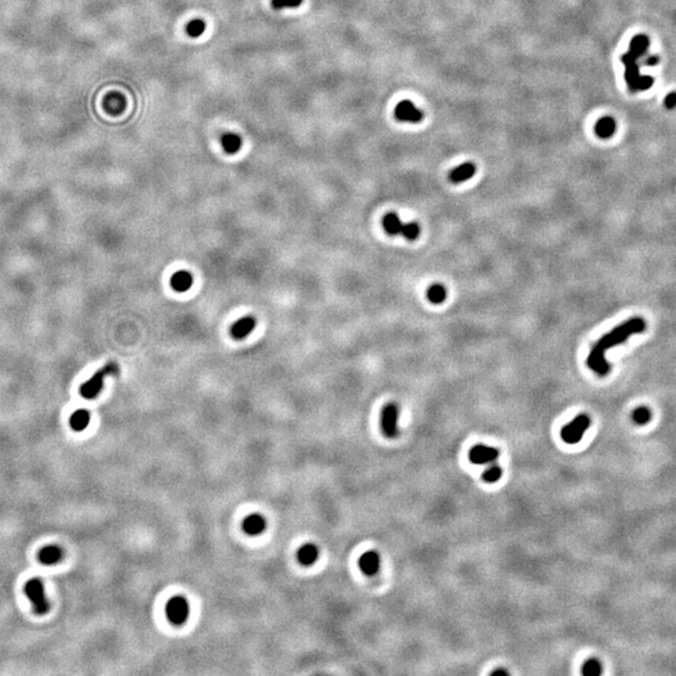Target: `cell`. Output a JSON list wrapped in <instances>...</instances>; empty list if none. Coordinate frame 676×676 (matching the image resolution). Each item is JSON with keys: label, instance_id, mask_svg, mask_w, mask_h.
Instances as JSON below:
<instances>
[{"label": "cell", "instance_id": "484cf974", "mask_svg": "<svg viewBox=\"0 0 676 676\" xmlns=\"http://www.w3.org/2000/svg\"><path fill=\"white\" fill-rule=\"evenodd\" d=\"M206 30V23L202 19H194L187 25V34L192 38H198Z\"/></svg>", "mask_w": 676, "mask_h": 676}, {"label": "cell", "instance_id": "d6a6232c", "mask_svg": "<svg viewBox=\"0 0 676 676\" xmlns=\"http://www.w3.org/2000/svg\"><path fill=\"white\" fill-rule=\"evenodd\" d=\"M491 674H492V675H509V673H507L506 670H502V669H499V670L492 671Z\"/></svg>", "mask_w": 676, "mask_h": 676}, {"label": "cell", "instance_id": "ba28073f", "mask_svg": "<svg viewBox=\"0 0 676 676\" xmlns=\"http://www.w3.org/2000/svg\"><path fill=\"white\" fill-rule=\"evenodd\" d=\"M500 452L497 448L491 447L487 445H476L468 452V458L475 465H487L492 463L499 458Z\"/></svg>", "mask_w": 676, "mask_h": 676}, {"label": "cell", "instance_id": "7c38bea8", "mask_svg": "<svg viewBox=\"0 0 676 676\" xmlns=\"http://www.w3.org/2000/svg\"><path fill=\"white\" fill-rule=\"evenodd\" d=\"M256 318L253 316H246L234 322L231 327V334L234 340H243L256 328Z\"/></svg>", "mask_w": 676, "mask_h": 676}, {"label": "cell", "instance_id": "277c9868", "mask_svg": "<svg viewBox=\"0 0 676 676\" xmlns=\"http://www.w3.org/2000/svg\"><path fill=\"white\" fill-rule=\"evenodd\" d=\"M167 619L173 625H183L189 617V602L182 595H175L165 605Z\"/></svg>", "mask_w": 676, "mask_h": 676}, {"label": "cell", "instance_id": "7a4b0ae2", "mask_svg": "<svg viewBox=\"0 0 676 676\" xmlns=\"http://www.w3.org/2000/svg\"><path fill=\"white\" fill-rule=\"evenodd\" d=\"M118 372H119L118 365L114 362H109L108 365L104 366L102 370H99L98 372H95L94 376H93L90 380H88L87 382L83 383L82 387H80V394H82V396L88 400L95 399V397L98 396L99 392L103 390L104 380H106L108 376L117 375Z\"/></svg>", "mask_w": 676, "mask_h": 676}, {"label": "cell", "instance_id": "d4e9b609", "mask_svg": "<svg viewBox=\"0 0 676 676\" xmlns=\"http://www.w3.org/2000/svg\"><path fill=\"white\" fill-rule=\"evenodd\" d=\"M502 468L499 465H492L482 473V480L487 484H495L502 477Z\"/></svg>", "mask_w": 676, "mask_h": 676}, {"label": "cell", "instance_id": "d6986e66", "mask_svg": "<svg viewBox=\"0 0 676 676\" xmlns=\"http://www.w3.org/2000/svg\"><path fill=\"white\" fill-rule=\"evenodd\" d=\"M222 147L228 154H236L242 148V138L236 133H224L221 138Z\"/></svg>", "mask_w": 676, "mask_h": 676}, {"label": "cell", "instance_id": "9a60e30c", "mask_svg": "<svg viewBox=\"0 0 676 676\" xmlns=\"http://www.w3.org/2000/svg\"><path fill=\"white\" fill-rule=\"evenodd\" d=\"M170 285L177 292H187L193 285L192 273L187 270H178L170 278Z\"/></svg>", "mask_w": 676, "mask_h": 676}, {"label": "cell", "instance_id": "52a82bcc", "mask_svg": "<svg viewBox=\"0 0 676 676\" xmlns=\"http://www.w3.org/2000/svg\"><path fill=\"white\" fill-rule=\"evenodd\" d=\"M638 58L630 52L625 53L621 55V62L624 63L626 69H625V80H626L629 89L631 92H638V80L640 78V65L638 63Z\"/></svg>", "mask_w": 676, "mask_h": 676}, {"label": "cell", "instance_id": "9c48e42d", "mask_svg": "<svg viewBox=\"0 0 676 676\" xmlns=\"http://www.w3.org/2000/svg\"><path fill=\"white\" fill-rule=\"evenodd\" d=\"M395 117L400 122L418 123L423 119V112L417 108L411 101H402L395 109Z\"/></svg>", "mask_w": 676, "mask_h": 676}, {"label": "cell", "instance_id": "1f68e13d", "mask_svg": "<svg viewBox=\"0 0 676 676\" xmlns=\"http://www.w3.org/2000/svg\"><path fill=\"white\" fill-rule=\"evenodd\" d=\"M664 104L668 109H674L676 107V93H669L668 95L665 97V101H664Z\"/></svg>", "mask_w": 676, "mask_h": 676}, {"label": "cell", "instance_id": "e0dca14e", "mask_svg": "<svg viewBox=\"0 0 676 676\" xmlns=\"http://www.w3.org/2000/svg\"><path fill=\"white\" fill-rule=\"evenodd\" d=\"M63 550L57 545H50L43 547L39 552V561L44 565H54L58 561L62 560Z\"/></svg>", "mask_w": 676, "mask_h": 676}, {"label": "cell", "instance_id": "f546056e", "mask_svg": "<svg viewBox=\"0 0 676 676\" xmlns=\"http://www.w3.org/2000/svg\"><path fill=\"white\" fill-rule=\"evenodd\" d=\"M654 85V78L650 77V75H640L638 80V87L636 89L639 90H648L650 89L651 87Z\"/></svg>", "mask_w": 676, "mask_h": 676}, {"label": "cell", "instance_id": "8992f818", "mask_svg": "<svg viewBox=\"0 0 676 676\" xmlns=\"http://www.w3.org/2000/svg\"><path fill=\"white\" fill-rule=\"evenodd\" d=\"M397 421H399V406L395 402L387 404L381 412V428L386 437H397V434H399Z\"/></svg>", "mask_w": 676, "mask_h": 676}, {"label": "cell", "instance_id": "5bb4252c", "mask_svg": "<svg viewBox=\"0 0 676 676\" xmlns=\"http://www.w3.org/2000/svg\"><path fill=\"white\" fill-rule=\"evenodd\" d=\"M103 107L112 116H118L124 112L127 107V101L119 93H111L104 98Z\"/></svg>", "mask_w": 676, "mask_h": 676}, {"label": "cell", "instance_id": "f1b7e54d", "mask_svg": "<svg viewBox=\"0 0 676 676\" xmlns=\"http://www.w3.org/2000/svg\"><path fill=\"white\" fill-rule=\"evenodd\" d=\"M303 0H272V6L274 9H287V8H298Z\"/></svg>", "mask_w": 676, "mask_h": 676}, {"label": "cell", "instance_id": "7402d4cb", "mask_svg": "<svg viewBox=\"0 0 676 676\" xmlns=\"http://www.w3.org/2000/svg\"><path fill=\"white\" fill-rule=\"evenodd\" d=\"M90 422V413L85 409H78L70 416L69 423L74 431H83Z\"/></svg>", "mask_w": 676, "mask_h": 676}, {"label": "cell", "instance_id": "cb8c5ba5", "mask_svg": "<svg viewBox=\"0 0 676 676\" xmlns=\"http://www.w3.org/2000/svg\"><path fill=\"white\" fill-rule=\"evenodd\" d=\"M581 674L585 676H597L602 674V665L597 659H590L582 665Z\"/></svg>", "mask_w": 676, "mask_h": 676}, {"label": "cell", "instance_id": "2e32d148", "mask_svg": "<svg viewBox=\"0 0 676 676\" xmlns=\"http://www.w3.org/2000/svg\"><path fill=\"white\" fill-rule=\"evenodd\" d=\"M475 173H476V165L473 164V163L467 162V163H463V164L458 165L457 168H455V169L451 170L448 178H450V180L452 183H462V182H465V180L472 178L473 175H475Z\"/></svg>", "mask_w": 676, "mask_h": 676}, {"label": "cell", "instance_id": "8fae6325", "mask_svg": "<svg viewBox=\"0 0 676 676\" xmlns=\"http://www.w3.org/2000/svg\"><path fill=\"white\" fill-rule=\"evenodd\" d=\"M358 566L365 575L373 576L378 572L381 566V558L376 551H366L358 560Z\"/></svg>", "mask_w": 676, "mask_h": 676}, {"label": "cell", "instance_id": "603a6c76", "mask_svg": "<svg viewBox=\"0 0 676 676\" xmlns=\"http://www.w3.org/2000/svg\"><path fill=\"white\" fill-rule=\"evenodd\" d=\"M446 297H447V292H446V288L441 283H433L427 289V298L433 304L442 303L446 299Z\"/></svg>", "mask_w": 676, "mask_h": 676}, {"label": "cell", "instance_id": "4dcf8cb0", "mask_svg": "<svg viewBox=\"0 0 676 676\" xmlns=\"http://www.w3.org/2000/svg\"><path fill=\"white\" fill-rule=\"evenodd\" d=\"M660 62V58L658 55H644L641 57V62L639 65H644V67H655V65L659 64Z\"/></svg>", "mask_w": 676, "mask_h": 676}, {"label": "cell", "instance_id": "4316f807", "mask_svg": "<svg viewBox=\"0 0 676 676\" xmlns=\"http://www.w3.org/2000/svg\"><path fill=\"white\" fill-rule=\"evenodd\" d=\"M633 419L638 424H646L651 419V412L648 407H638L633 412Z\"/></svg>", "mask_w": 676, "mask_h": 676}, {"label": "cell", "instance_id": "6da1fadb", "mask_svg": "<svg viewBox=\"0 0 676 676\" xmlns=\"http://www.w3.org/2000/svg\"><path fill=\"white\" fill-rule=\"evenodd\" d=\"M646 329V323L640 317H634V318L627 319L624 323L615 327L612 331L602 336L594 346L587 357V366L597 373L601 377H605L610 372L609 362L605 358V353L607 350L620 345V343L626 342L633 334L643 333Z\"/></svg>", "mask_w": 676, "mask_h": 676}, {"label": "cell", "instance_id": "3957f363", "mask_svg": "<svg viewBox=\"0 0 676 676\" xmlns=\"http://www.w3.org/2000/svg\"><path fill=\"white\" fill-rule=\"evenodd\" d=\"M591 426V418L589 414L580 413L575 417L571 422H568L563 428L561 429V438L565 443L568 445H576L584 437L585 432Z\"/></svg>", "mask_w": 676, "mask_h": 676}, {"label": "cell", "instance_id": "ffe728a7", "mask_svg": "<svg viewBox=\"0 0 676 676\" xmlns=\"http://www.w3.org/2000/svg\"><path fill=\"white\" fill-rule=\"evenodd\" d=\"M383 228L385 231L387 232L391 236H396V234H401L402 229H404V222L400 219V217L397 216V213L395 212H391V213H387L385 217H383Z\"/></svg>", "mask_w": 676, "mask_h": 676}, {"label": "cell", "instance_id": "ac0fdd59", "mask_svg": "<svg viewBox=\"0 0 676 676\" xmlns=\"http://www.w3.org/2000/svg\"><path fill=\"white\" fill-rule=\"evenodd\" d=\"M615 131H616V122L611 117H604V118L599 119L595 126V132H596L597 136L602 139L611 138Z\"/></svg>", "mask_w": 676, "mask_h": 676}, {"label": "cell", "instance_id": "5b68a950", "mask_svg": "<svg viewBox=\"0 0 676 676\" xmlns=\"http://www.w3.org/2000/svg\"><path fill=\"white\" fill-rule=\"evenodd\" d=\"M25 594L26 596H28V599L31 601V604H33V607L34 610H35L36 614L43 615L49 610V604H48V600H46L45 597L44 585L40 578L38 577L31 578V580H29V581L26 582Z\"/></svg>", "mask_w": 676, "mask_h": 676}, {"label": "cell", "instance_id": "4fadbf2b", "mask_svg": "<svg viewBox=\"0 0 676 676\" xmlns=\"http://www.w3.org/2000/svg\"><path fill=\"white\" fill-rule=\"evenodd\" d=\"M319 557V550L314 543L306 542L297 551V560L303 566H312Z\"/></svg>", "mask_w": 676, "mask_h": 676}, {"label": "cell", "instance_id": "30bf717a", "mask_svg": "<svg viewBox=\"0 0 676 676\" xmlns=\"http://www.w3.org/2000/svg\"><path fill=\"white\" fill-rule=\"evenodd\" d=\"M243 531H245L247 535L250 536H258L261 534L265 533L266 527H267V521L263 517V515L257 514H251L243 520Z\"/></svg>", "mask_w": 676, "mask_h": 676}, {"label": "cell", "instance_id": "83f0119b", "mask_svg": "<svg viewBox=\"0 0 676 676\" xmlns=\"http://www.w3.org/2000/svg\"><path fill=\"white\" fill-rule=\"evenodd\" d=\"M419 231H421V229H419V226L416 222H408V223L404 224L402 234H404L408 241H414V239L418 238Z\"/></svg>", "mask_w": 676, "mask_h": 676}, {"label": "cell", "instance_id": "44dd1931", "mask_svg": "<svg viewBox=\"0 0 676 676\" xmlns=\"http://www.w3.org/2000/svg\"><path fill=\"white\" fill-rule=\"evenodd\" d=\"M649 38L645 35V34H638V35L634 36L630 41V48H629V52L631 54L635 55L638 59H640L641 57L646 54V50L649 48Z\"/></svg>", "mask_w": 676, "mask_h": 676}]
</instances>
